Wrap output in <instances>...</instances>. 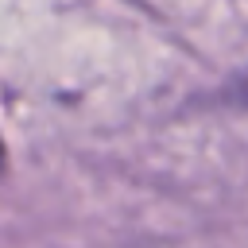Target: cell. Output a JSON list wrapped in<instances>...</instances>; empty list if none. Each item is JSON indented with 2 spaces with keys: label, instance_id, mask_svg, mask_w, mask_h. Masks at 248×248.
Masks as SVG:
<instances>
[{
  "label": "cell",
  "instance_id": "cell-1",
  "mask_svg": "<svg viewBox=\"0 0 248 248\" xmlns=\"http://www.w3.org/2000/svg\"><path fill=\"white\" fill-rule=\"evenodd\" d=\"M0 174H4V143H0Z\"/></svg>",
  "mask_w": 248,
  "mask_h": 248
}]
</instances>
